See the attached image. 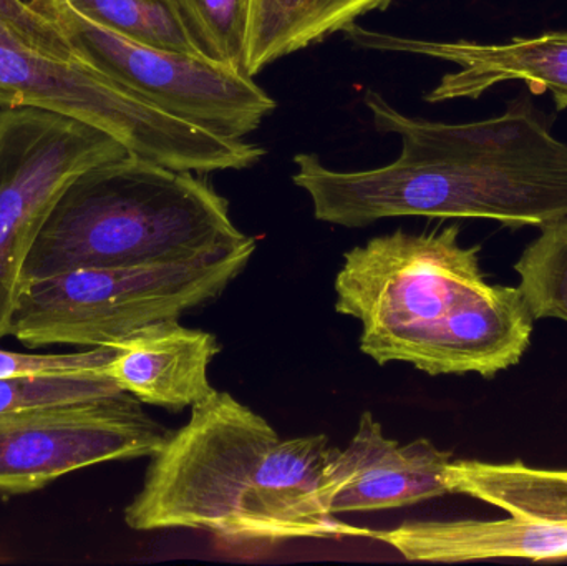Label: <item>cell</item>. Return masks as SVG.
I'll return each instance as SVG.
<instances>
[{
    "label": "cell",
    "mask_w": 567,
    "mask_h": 566,
    "mask_svg": "<svg viewBox=\"0 0 567 566\" xmlns=\"http://www.w3.org/2000/svg\"><path fill=\"white\" fill-rule=\"evenodd\" d=\"M377 132L400 136L395 162L336 172L316 153L293 156V185L329 225L363 228L385 218L493 219L543 226L567 216V145L556 138L529 96L482 122L413 119L367 90Z\"/></svg>",
    "instance_id": "obj_1"
},
{
    "label": "cell",
    "mask_w": 567,
    "mask_h": 566,
    "mask_svg": "<svg viewBox=\"0 0 567 566\" xmlns=\"http://www.w3.org/2000/svg\"><path fill=\"white\" fill-rule=\"evenodd\" d=\"M329 447L323 434L281 441L265 418L215 391L152 455L142 491L125 508L126 525L208 532L239 548L367 537L365 528L330 514L323 497Z\"/></svg>",
    "instance_id": "obj_2"
},
{
    "label": "cell",
    "mask_w": 567,
    "mask_h": 566,
    "mask_svg": "<svg viewBox=\"0 0 567 566\" xmlns=\"http://www.w3.org/2000/svg\"><path fill=\"white\" fill-rule=\"evenodd\" d=\"M336 311L362 325L360 351L430 375L495 378L522 361L535 319L522 292L486 281L460 226L377 236L343 255Z\"/></svg>",
    "instance_id": "obj_3"
},
{
    "label": "cell",
    "mask_w": 567,
    "mask_h": 566,
    "mask_svg": "<svg viewBox=\"0 0 567 566\" xmlns=\"http://www.w3.org/2000/svg\"><path fill=\"white\" fill-rule=\"evenodd\" d=\"M248 239L206 179L128 155L92 166L63 189L22 282L82 268L195 261Z\"/></svg>",
    "instance_id": "obj_4"
},
{
    "label": "cell",
    "mask_w": 567,
    "mask_h": 566,
    "mask_svg": "<svg viewBox=\"0 0 567 566\" xmlns=\"http://www.w3.org/2000/svg\"><path fill=\"white\" fill-rule=\"evenodd\" d=\"M255 238L186 263L82 268L22 282L10 335L29 349L116 348L133 332L212 301L255 256Z\"/></svg>",
    "instance_id": "obj_5"
},
{
    "label": "cell",
    "mask_w": 567,
    "mask_h": 566,
    "mask_svg": "<svg viewBox=\"0 0 567 566\" xmlns=\"http://www.w3.org/2000/svg\"><path fill=\"white\" fill-rule=\"evenodd\" d=\"M39 106L105 130L132 155L178 172L246 169L261 146L178 119L82 60L40 52L0 19V106Z\"/></svg>",
    "instance_id": "obj_6"
},
{
    "label": "cell",
    "mask_w": 567,
    "mask_h": 566,
    "mask_svg": "<svg viewBox=\"0 0 567 566\" xmlns=\"http://www.w3.org/2000/svg\"><path fill=\"white\" fill-rule=\"evenodd\" d=\"M132 155L99 126L39 106H0V339L30 248L63 189L100 163Z\"/></svg>",
    "instance_id": "obj_7"
},
{
    "label": "cell",
    "mask_w": 567,
    "mask_h": 566,
    "mask_svg": "<svg viewBox=\"0 0 567 566\" xmlns=\"http://www.w3.org/2000/svg\"><path fill=\"white\" fill-rule=\"evenodd\" d=\"M29 2L59 27L75 59L209 132L245 140L278 106L252 76L238 70L198 55L133 42L86 19L65 0Z\"/></svg>",
    "instance_id": "obj_8"
},
{
    "label": "cell",
    "mask_w": 567,
    "mask_h": 566,
    "mask_svg": "<svg viewBox=\"0 0 567 566\" xmlns=\"http://www.w3.org/2000/svg\"><path fill=\"white\" fill-rule=\"evenodd\" d=\"M172 432L128 392L0 414V494H29L106 462L152 457Z\"/></svg>",
    "instance_id": "obj_9"
},
{
    "label": "cell",
    "mask_w": 567,
    "mask_h": 566,
    "mask_svg": "<svg viewBox=\"0 0 567 566\" xmlns=\"http://www.w3.org/2000/svg\"><path fill=\"white\" fill-rule=\"evenodd\" d=\"M452 461V452L429 439L402 445L385 438L372 412H363L349 445L327 451L323 497L336 517L423 504L450 494Z\"/></svg>",
    "instance_id": "obj_10"
},
{
    "label": "cell",
    "mask_w": 567,
    "mask_h": 566,
    "mask_svg": "<svg viewBox=\"0 0 567 566\" xmlns=\"http://www.w3.org/2000/svg\"><path fill=\"white\" fill-rule=\"evenodd\" d=\"M342 33L363 49L415 53L455 63L458 70L446 73L425 96L426 102L480 99L499 83L525 82L533 93L551 92L558 110L567 109V30L515 37L503 43L403 39L357 23Z\"/></svg>",
    "instance_id": "obj_11"
},
{
    "label": "cell",
    "mask_w": 567,
    "mask_h": 566,
    "mask_svg": "<svg viewBox=\"0 0 567 566\" xmlns=\"http://www.w3.org/2000/svg\"><path fill=\"white\" fill-rule=\"evenodd\" d=\"M115 349L103 372L142 404L183 411L215 392L208 369L221 346L212 332L163 319L133 332Z\"/></svg>",
    "instance_id": "obj_12"
},
{
    "label": "cell",
    "mask_w": 567,
    "mask_h": 566,
    "mask_svg": "<svg viewBox=\"0 0 567 566\" xmlns=\"http://www.w3.org/2000/svg\"><path fill=\"white\" fill-rule=\"evenodd\" d=\"M367 537L395 548L405 560L426 564L567 558V525L515 515L502 521L405 522L392 531H369Z\"/></svg>",
    "instance_id": "obj_13"
},
{
    "label": "cell",
    "mask_w": 567,
    "mask_h": 566,
    "mask_svg": "<svg viewBox=\"0 0 567 566\" xmlns=\"http://www.w3.org/2000/svg\"><path fill=\"white\" fill-rule=\"evenodd\" d=\"M393 0H252L246 75L255 76L290 53L323 42L357 23L360 17L385 10Z\"/></svg>",
    "instance_id": "obj_14"
},
{
    "label": "cell",
    "mask_w": 567,
    "mask_h": 566,
    "mask_svg": "<svg viewBox=\"0 0 567 566\" xmlns=\"http://www.w3.org/2000/svg\"><path fill=\"white\" fill-rule=\"evenodd\" d=\"M445 484L450 494L468 495L508 515L567 525V471L528 467L519 461H452Z\"/></svg>",
    "instance_id": "obj_15"
},
{
    "label": "cell",
    "mask_w": 567,
    "mask_h": 566,
    "mask_svg": "<svg viewBox=\"0 0 567 566\" xmlns=\"http://www.w3.org/2000/svg\"><path fill=\"white\" fill-rule=\"evenodd\" d=\"M196 53L246 75L252 0H172Z\"/></svg>",
    "instance_id": "obj_16"
},
{
    "label": "cell",
    "mask_w": 567,
    "mask_h": 566,
    "mask_svg": "<svg viewBox=\"0 0 567 566\" xmlns=\"http://www.w3.org/2000/svg\"><path fill=\"white\" fill-rule=\"evenodd\" d=\"M65 2L92 22L133 42L198 55L172 0H65Z\"/></svg>",
    "instance_id": "obj_17"
},
{
    "label": "cell",
    "mask_w": 567,
    "mask_h": 566,
    "mask_svg": "<svg viewBox=\"0 0 567 566\" xmlns=\"http://www.w3.org/2000/svg\"><path fill=\"white\" fill-rule=\"evenodd\" d=\"M515 269L532 318L567 321V216L543 226L542 235L523 251Z\"/></svg>",
    "instance_id": "obj_18"
},
{
    "label": "cell",
    "mask_w": 567,
    "mask_h": 566,
    "mask_svg": "<svg viewBox=\"0 0 567 566\" xmlns=\"http://www.w3.org/2000/svg\"><path fill=\"white\" fill-rule=\"evenodd\" d=\"M123 392L103 371L0 379V414L35 405L89 401Z\"/></svg>",
    "instance_id": "obj_19"
},
{
    "label": "cell",
    "mask_w": 567,
    "mask_h": 566,
    "mask_svg": "<svg viewBox=\"0 0 567 566\" xmlns=\"http://www.w3.org/2000/svg\"><path fill=\"white\" fill-rule=\"evenodd\" d=\"M115 354V348H89L70 354H25L0 349V379L103 371Z\"/></svg>",
    "instance_id": "obj_20"
},
{
    "label": "cell",
    "mask_w": 567,
    "mask_h": 566,
    "mask_svg": "<svg viewBox=\"0 0 567 566\" xmlns=\"http://www.w3.org/2000/svg\"><path fill=\"white\" fill-rule=\"evenodd\" d=\"M0 19L12 23L40 52L73 59L72 49L59 27L33 9L29 0H0Z\"/></svg>",
    "instance_id": "obj_21"
}]
</instances>
